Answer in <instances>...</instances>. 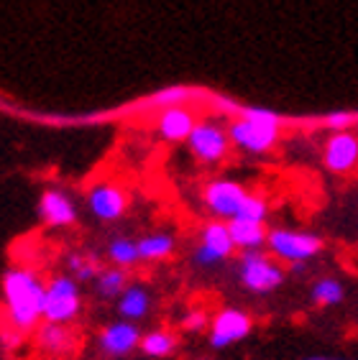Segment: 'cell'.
<instances>
[{
    "label": "cell",
    "mask_w": 358,
    "mask_h": 360,
    "mask_svg": "<svg viewBox=\"0 0 358 360\" xmlns=\"http://www.w3.org/2000/svg\"><path fill=\"white\" fill-rule=\"evenodd\" d=\"M3 302H6L8 327L31 335L44 322V291L47 278L28 266H13L0 278Z\"/></svg>",
    "instance_id": "cell-1"
},
{
    "label": "cell",
    "mask_w": 358,
    "mask_h": 360,
    "mask_svg": "<svg viewBox=\"0 0 358 360\" xmlns=\"http://www.w3.org/2000/svg\"><path fill=\"white\" fill-rule=\"evenodd\" d=\"M228 136L230 143L238 151L264 156V153L274 151L282 136V118L268 108H254V105H243L241 115L228 120Z\"/></svg>",
    "instance_id": "cell-2"
},
{
    "label": "cell",
    "mask_w": 358,
    "mask_h": 360,
    "mask_svg": "<svg viewBox=\"0 0 358 360\" xmlns=\"http://www.w3.org/2000/svg\"><path fill=\"white\" fill-rule=\"evenodd\" d=\"M287 271L268 250H241L238 256V281L251 294H271L284 284Z\"/></svg>",
    "instance_id": "cell-3"
},
{
    "label": "cell",
    "mask_w": 358,
    "mask_h": 360,
    "mask_svg": "<svg viewBox=\"0 0 358 360\" xmlns=\"http://www.w3.org/2000/svg\"><path fill=\"white\" fill-rule=\"evenodd\" d=\"M187 151L200 167H221L233 148L230 136H228L226 118H202L197 120L195 131L185 141Z\"/></svg>",
    "instance_id": "cell-4"
},
{
    "label": "cell",
    "mask_w": 358,
    "mask_h": 360,
    "mask_svg": "<svg viewBox=\"0 0 358 360\" xmlns=\"http://www.w3.org/2000/svg\"><path fill=\"white\" fill-rule=\"evenodd\" d=\"M325 248V243L315 233L307 230H287V228H274L268 230L266 236V250L276 261L282 264H307L315 256H320Z\"/></svg>",
    "instance_id": "cell-5"
},
{
    "label": "cell",
    "mask_w": 358,
    "mask_h": 360,
    "mask_svg": "<svg viewBox=\"0 0 358 360\" xmlns=\"http://www.w3.org/2000/svg\"><path fill=\"white\" fill-rule=\"evenodd\" d=\"M82 312V289L69 274H56L47 281L44 291V319L72 325Z\"/></svg>",
    "instance_id": "cell-6"
},
{
    "label": "cell",
    "mask_w": 358,
    "mask_h": 360,
    "mask_svg": "<svg viewBox=\"0 0 358 360\" xmlns=\"http://www.w3.org/2000/svg\"><path fill=\"white\" fill-rule=\"evenodd\" d=\"M235 243L226 220H210L202 225L197 245L192 248V264L197 269H218L235 256Z\"/></svg>",
    "instance_id": "cell-7"
},
{
    "label": "cell",
    "mask_w": 358,
    "mask_h": 360,
    "mask_svg": "<svg viewBox=\"0 0 358 360\" xmlns=\"http://www.w3.org/2000/svg\"><path fill=\"white\" fill-rule=\"evenodd\" d=\"M248 189L241 181L228 179V176H215L202 187V205L213 215V220H233L241 212V205L246 200Z\"/></svg>",
    "instance_id": "cell-8"
},
{
    "label": "cell",
    "mask_w": 358,
    "mask_h": 360,
    "mask_svg": "<svg viewBox=\"0 0 358 360\" xmlns=\"http://www.w3.org/2000/svg\"><path fill=\"white\" fill-rule=\"evenodd\" d=\"M254 330V319L251 314L238 309V307H223L213 314L210 319V327H207V342L215 350H223V347H230L235 342H241L251 335Z\"/></svg>",
    "instance_id": "cell-9"
},
{
    "label": "cell",
    "mask_w": 358,
    "mask_h": 360,
    "mask_svg": "<svg viewBox=\"0 0 358 360\" xmlns=\"http://www.w3.org/2000/svg\"><path fill=\"white\" fill-rule=\"evenodd\" d=\"M87 210L100 222H116L128 212V194L116 181H95L85 194Z\"/></svg>",
    "instance_id": "cell-10"
},
{
    "label": "cell",
    "mask_w": 358,
    "mask_h": 360,
    "mask_svg": "<svg viewBox=\"0 0 358 360\" xmlns=\"http://www.w3.org/2000/svg\"><path fill=\"white\" fill-rule=\"evenodd\" d=\"M323 164L331 174L351 176L358 172V136L353 131H333L323 143Z\"/></svg>",
    "instance_id": "cell-11"
},
{
    "label": "cell",
    "mask_w": 358,
    "mask_h": 360,
    "mask_svg": "<svg viewBox=\"0 0 358 360\" xmlns=\"http://www.w3.org/2000/svg\"><path fill=\"white\" fill-rule=\"evenodd\" d=\"M42 222L47 228L62 230V228H72L77 222V205L75 197L69 192L59 187H49L42 192L39 197V207H36Z\"/></svg>",
    "instance_id": "cell-12"
},
{
    "label": "cell",
    "mask_w": 358,
    "mask_h": 360,
    "mask_svg": "<svg viewBox=\"0 0 358 360\" xmlns=\"http://www.w3.org/2000/svg\"><path fill=\"white\" fill-rule=\"evenodd\" d=\"M141 330L136 322H125V319H116L111 325H105L97 335V347L100 353L108 358H125L131 355L136 347H141Z\"/></svg>",
    "instance_id": "cell-13"
},
{
    "label": "cell",
    "mask_w": 358,
    "mask_h": 360,
    "mask_svg": "<svg viewBox=\"0 0 358 360\" xmlns=\"http://www.w3.org/2000/svg\"><path fill=\"white\" fill-rule=\"evenodd\" d=\"M31 335H34L36 347L49 358H69L80 345L75 330L69 325H62V322H47L44 319Z\"/></svg>",
    "instance_id": "cell-14"
},
{
    "label": "cell",
    "mask_w": 358,
    "mask_h": 360,
    "mask_svg": "<svg viewBox=\"0 0 358 360\" xmlns=\"http://www.w3.org/2000/svg\"><path fill=\"white\" fill-rule=\"evenodd\" d=\"M197 112L190 105H174L156 112V133L166 143H185L197 125Z\"/></svg>",
    "instance_id": "cell-15"
},
{
    "label": "cell",
    "mask_w": 358,
    "mask_h": 360,
    "mask_svg": "<svg viewBox=\"0 0 358 360\" xmlns=\"http://www.w3.org/2000/svg\"><path fill=\"white\" fill-rule=\"evenodd\" d=\"M152 307L154 297L144 281H131L123 289V294L116 299L118 319H125V322H141V319H146L152 314Z\"/></svg>",
    "instance_id": "cell-16"
},
{
    "label": "cell",
    "mask_w": 358,
    "mask_h": 360,
    "mask_svg": "<svg viewBox=\"0 0 358 360\" xmlns=\"http://www.w3.org/2000/svg\"><path fill=\"white\" fill-rule=\"evenodd\" d=\"M200 95L205 92L195 90L190 84H172V87H164V90L152 92L149 97H144L138 103V110H166V108H174V105H190L195 100H200Z\"/></svg>",
    "instance_id": "cell-17"
},
{
    "label": "cell",
    "mask_w": 358,
    "mask_h": 360,
    "mask_svg": "<svg viewBox=\"0 0 358 360\" xmlns=\"http://www.w3.org/2000/svg\"><path fill=\"white\" fill-rule=\"evenodd\" d=\"M177 250V236L159 230V233H149V236L138 238V253L141 261L146 264H159V261H169Z\"/></svg>",
    "instance_id": "cell-18"
},
{
    "label": "cell",
    "mask_w": 358,
    "mask_h": 360,
    "mask_svg": "<svg viewBox=\"0 0 358 360\" xmlns=\"http://www.w3.org/2000/svg\"><path fill=\"white\" fill-rule=\"evenodd\" d=\"M228 230H230V238H233L235 248L238 250H254L264 248L266 245V222H254V220H228Z\"/></svg>",
    "instance_id": "cell-19"
},
{
    "label": "cell",
    "mask_w": 358,
    "mask_h": 360,
    "mask_svg": "<svg viewBox=\"0 0 358 360\" xmlns=\"http://www.w3.org/2000/svg\"><path fill=\"white\" fill-rule=\"evenodd\" d=\"M128 284H131L128 269H121V266H103V269H100V274H97V278L92 281L97 297L108 299V302L121 297Z\"/></svg>",
    "instance_id": "cell-20"
},
{
    "label": "cell",
    "mask_w": 358,
    "mask_h": 360,
    "mask_svg": "<svg viewBox=\"0 0 358 360\" xmlns=\"http://www.w3.org/2000/svg\"><path fill=\"white\" fill-rule=\"evenodd\" d=\"M64 266H67V274L72 278H77L80 284H92L100 274V258L90 250H72L64 256Z\"/></svg>",
    "instance_id": "cell-21"
},
{
    "label": "cell",
    "mask_w": 358,
    "mask_h": 360,
    "mask_svg": "<svg viewBox=\"0 0 358 360\" xmlns=\"http://www.w3.org/2000/svg\"><path fill=\"white\" fill-rule=\"evenodd\" d=\"M108 261L113 266H121V269H133V266L141 264V253H138V238L128 236H118L108 243Z\"/></svg>",
    "instance_id": "cell-22"
},
{
    "label": "cell",
    "mask_w": 358,
    "mask_h": 360,
    "mask_svg": "<svg viewBox=\"0 0 358 360\" xmlns=\"http://www.w3.org/2000/svg\"><path fill=\"white\" fill-rule=\"evenodd\" d=\"M177 350V335L172 330H152L141 338V353L149 358H169Z\"/></svg>",
    "instance_id": "cell-23"
},
{
    "label": "cell",
    "mask_w": 358,
    "mask_h": 360,
    "mask_svg": "<svg viewBox=\"0 0 358 360\" xmlns=\"http://www.w3.org/2000/svg\"><path fill=\"white\" fill-rule=\"evenodd\" d=\"M310 297H312V302H315L317 307H335V304H340V302H343L345 289H343V284H340L338 278L323 276V278H317L315 284H312Z\"/></svg>",
    "instance_id": "cell-24"
},
{
    "label": "cell",
    "mask_w": 358,
    "mask_h": 360,
    "mask_svg": "<svg viewBox=\"0 0 358 360\" xmlns=\"http://www.w3.org/2000/svg\"><path fill=\"white\" fill-rule=\"evenodd\" d=\"M241 220H254V222H266L268 217V202L264 194L259 192H248L246 200L241 205V212H238ZM235 220V217H233Z\"/></svg>",
    "instance_id": "cell-25"
},
{
    "label": "cell",
    "mask_w": 358,
    "mask_h": 360,
    "mask_svg": "<svg viewBox=\"0 0 358 360\" xmlns=\"http://www.w3.org/2000/svg\"><path fill=\"white\" fill-rule=\"evenodd\" d=\"M210 314L205 312V309H187L185 314H182V330L185 333H202V330H207L210 327Z\"/></svg>",
    "instance_id": "cell-26"
},
{
    "label": "cell",
    "mask_w": 358,
    "mask_h": 360,
    "mask_svg": "<svg viewBox=\"0 0 358 360\" xmlns=\"http://www.w3.org/2000/svg\"><path fill=\"white\" fill-rule=\"evenodd\" d=\"M213 105H215V110L221 112L226 120L238 118V115H241V108H243V105H238L235 100H230V97H221V95L213 97Z\"/></svg>",
    "instance_id": "cell-27"
},
{
    "label": "cell",
    "mask_w": 358,
    "mask_h": 360,
    "mask_svg": "<svg viewBox=\"0 0 358 360\" xmlns=\"http://www.w3.org/2000/svg\"><path fill=\"white\" fill-rule=\"evenodd\" d=\"M23 340H26V335L13 330V327H3V330H0V342H3L8 350H18V347L23 345Z\"/></svg>",
    "instance_id": "cell-28"
},
{
    "label": "cell",
    "mask_w": 358,
    "mask_h": 360,
    "mask_svg": "<svg viewBox=\"0 0 358 360\" xmlns=\"http://www.w3.org/2000/svg\"><path fill=\"white\" fill-rule=\"evenodd\" d=\"M353 115L351 112H331L328 118H325V125L333 128V131H348V125L353 123Z\"/></svg>",
    "instance_id": "cell-29"
},
{
    "label": "cell",
    "mask_w": 358,
    "mask_h": 360,
    "mask_svg": "<svg viewBox=\"0 0 358 360\" xmlns=\"http://www.w3.org/2000/svg\"><path fill=\"white\" fill-rule=\"evenodd\" d=\"M304 360H348V358H323V355H317V358H304Z\"/></svg>",
    "instance_id": "cell-30"
}]
</instances>
